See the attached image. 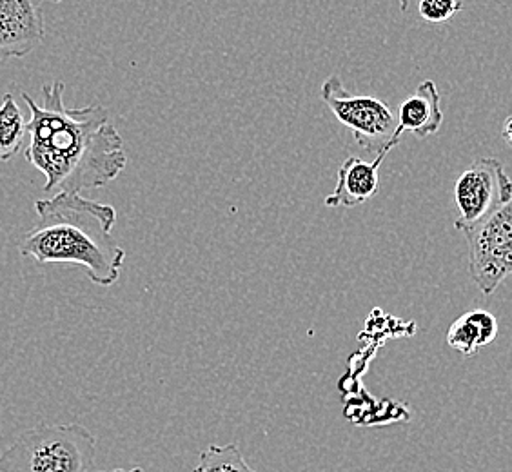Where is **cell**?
<instances>
[{"instance_id": "cell-5", "label": "cell", "mask_w": 512, "mask_h": 472, "mask_svg": "<svg viewBox=\"0 0 512 472\" xmlns=\"http://www.w3.org/2000/svg\"><path fill=\"white\" fill-rule=\"evenodd\" d=\"M469 244V273L483 295L512 276V198L480 224L460 231Z\"/></svg>"}, {"instance_id": "cell-6", "label": "cell", "mask_w": 512, "mask_h": 472, "mask_svg": "<svg viewBox=\"0 0 512 472\" xmlns=\"http://www.w3.org/2000/svg\"><path fill=\"white\" fill-rule=\"evenodd\" d=\"M512 198V180L498 158H478L454 184L458 218L454 227L463 231L476 226Z\"/></svg>"}, {"instance_id": "cell-14", "label": "cell", "mask_w": 512, "mask_h": 472, "mask_svg": "<svg viewBox=\"0 0 512 472\" xmlns=\"http://www.w3.org/2000/svg\"><path fill=\"white\" fill-rule=\"evenodd\" d=\"M502 135L503 140H505V142H507V144H509L512 149V115L511 117L507 118V120H505V124H503Z\"/></svg>"}, {"instance_id": "cell-15", "label": "cell", "mask_w": 512, "mask_h": 472, "mask_svg": "<svg viewBox=\"0 0 512 472\" xmlns=\"http://www.w3.org/2000/svg\"><path fill=\"white\" fill-rule=\"evenodd\" d=\"M100 472H144L140 467H133V469H129V471H126V469H115V471H100Z\"/></svg>"}, {"instance_id": "cell-9", "label": "cell", "mask_w": 512, "mask_h": 472, "mask_svg": "<svg viewBox=\"0 0 512 472\" xmlns=\"http://www.w3.org/2000/svg\"><path fill=\"white\" fill-rule=\"evenodd\" d=\"M444 124L442 97L434 80H424L398 108V128L416 138L436 135Z\"/></svg>"}, {"instance_id": "cell-13", "label": "cell", "mask_w": 512, "mask_h": 472, "mask_svg": "<svg viewBox=\"0 0 512 472\" xmlns=\"http://www.w3.org/2000/svg\"><path fill=\"white\" fill-rule=\"evenodd\" d=\"M414 8L416 15L429 24H444L463 10L462 0H400L402 13Z\"/></svg>"}, {"instance_id": "cell-10", "label": "cell", "mask_w": 512, "mask_h": 472, "mask_svg": "<svg viewBox=\"0 0 512 472\" xmlns=\"http://www.w3.org/2000/svg\"><path fill=\"white\" fill-rule=\"evenodd\" d=\"M498 336V320L489 311H469L454 320L447 331V344L463 356H474Z\"/></svg>"}, {"instance_id": "cell-8", "label": "cell", "mask_w": 512, "mask_h": 472, "mask_svg": "<svg viewBox=\"0 0 512 472\" xmlns=\"http://www.w3.org/2000/svg\"><path fill=\"white\" fill-rule=\"evenodd\" d=\"M391 151H382L375 160L349 157L338 169L333 195L325 198L327 207H356L376 197L380 187V166Z\"/></svg>"}, {"instance_id": "cell-4", "label": "cell", "mask_w": 512, "mask_h": 472, "mask_svg": "<svg viewBox=\"0 0 512 472\" xmlns=\"http://www.w3.org/2000/svg\"><path fill=\"white\" fill-rule=\"evenodd\" d=\"M320 97L336 120L349 129L356 144L365 153L393 151L402 140V129L398 128V117L384 100L369 95H353L345 88L338 75L324 80Z\"/></svg>"}, {"instance_id": "cell-11", "label": "cell", "mask_w": 512, "mask_h": 472, "mask_svg": "<svg viewBox=\"0 0 512 472\" xmlns=\"http://www.w3.org/2000/svg\"><path fill=\"white\" fill-rule=\"evenodd\" d=\"M28 133V122L20 111L15 97L8 93L0 104V162H8L19 153L24 137Z\"/></svg>"}, {"instance_id": "cell-2", "label": "cell", "mask_w": 512, "mask_h": 472, "mask_svg": "<svg viewBox=\"0 0 512 472\" xmlns=\"http://www.w3.org/2000/svg\"><path fill=\"white\" fill-rule=\"evenodd\" d=\"M37 224L20 242L22 256L39 264L86 267L97 286H113L120 278L126 251L111 235L117 209L82 197V193H55L35 204Z\"/></svg>"}, {"instance_id": "cell-16", "label": "cell", "mask_w": 512, "mask_h": 472, "mask_svg": "<svg viewBox=\"0 0 512 472\" xmlns=\"http://www.w3.org/2000/svg\"><path fill=\"white\" fill-rule=\"evenodd\" d=\"M50 2H60V0H50Z\"/></svg>"}, {"instance_id": "cell-12", "label": "cell", "mask_w": 512, "mask_h": 472, "mask_svg": "<svg viewBox=\"0 0 512 472\" xmlns=\"http://www.w3.org/2000/svg\"><path fill=\"white\" fill-rule=\"evenodd\" d=\"M193 472H256L247 465L246 458L237 443L209 445L198 454V463Z\"/></svg>"}, {"instance_id": "cell-3", "label": "cell", "mask_w": 512, "mask_h": 472, "mask_svg": "<svg viewBox=\"0 0 512 472\" xmlns=\"http://www.w3.org/2000/svg\"><path fill=\"white\" fill-rule=\"evenodd\" d=\"M97 440L80 423H40L0 454V472H93Z\"/></svg>"}, {"instance_id": "cell-7", "label": "cell", "mask_w": 512, "mask_h": 472, "mask_svg": "<svg viewBox=\"0 0 512 472\" xmlns=\"http://www.w3.org/2000/svg\"><path fill=\"white\" fill-rule=\"evenodd\" d=\"M46 37L42 0H0V59H22Z\"/></svg>"}, {"instance_id": "cell-1", "label": "cell", "mask_w": 512, "mask_h": 472, "mask_svg": "<svg viewBox=\"0 0 512 472\" xmlns=\"http://www.w3.org/2000/svg\"><path fill=\"white\" fill-rule=\"evenodd\" d=\"M64 82L42 88V104L28 93L30 146L26 160L46 177L44 191L82 193L108 186L128 166L124 140L100 104L69 109Z\"/></svg>"}]
</instances>
